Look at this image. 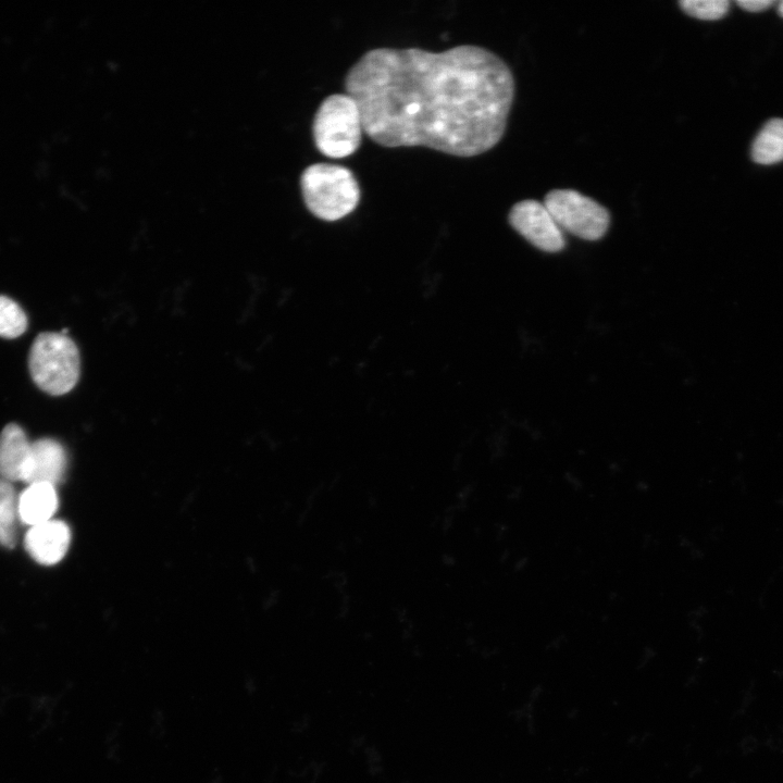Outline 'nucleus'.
<instances>
[{
	"label": "nucleus",
	"mask_w": 783,
	"mask_h": 783,
	"mask_svg": "<svg viewBox=\"0 0 783 783\" xmlns=\"http://www.w3.org/2000/svg\"><path fill=\"white\" fill-rule=\"evenodd\" d=\"M345 90L377 145L474 157L504 136L514 80L498 55L478 46L376 48L349 69Z\"/></svg>",
	"instance_id": "obj_1"
},
{
	"label": "nucleus",
	"mask_w": 783,
	"mask_h": 783,
	"mask_svg": "<svg viewBox=\"0 0 783 783\" xmlns=\"http://www.w3.org/2000/svg\"><path fill=\"white\" fill-rule=\"evenodd\" d=\"M300 187L308 210L324 221L348 215L360 200V188L353 173L338 164L309 165L301 174Z\"/></svg>",
	"instance_id": "obj_2"
},
{
	"label": "nucleus",
	"mask_w": 783,
	"mask_h": 783,
	"mask_svg": "<svg viewBox=\"0 0 783 783\" xmlns=\"http://www.w3.org/2000/svg\"><path fill=\"white\" fill-rule=\"evenodd\" d=\"M79 364L76 344L62 332H42L32 344L28 355L32 380L49 395L71 391L79 378Z\"/></svg>",
	"instance_id": "obj_3"
},
{
	"label": "nucleus",
	"mask_w": 783,
	"mask_h": 783,
	"mask_svg": "<svg viewBox=\"0 0 783 783\" xmlns=\"http://www.w3.org/2000/svg\"><path fill=\"white\" fill-rule=\"evenodd\" d=\"M362 121L356 100L347 94L327 96L319 105L312 125L318 150L328 158L349 157L360 147Z\"/></svg>",
	"instance_id": "obj_4"
},
{
	"label": "nucleus",
	"mask_w": 783,
	"mask_h": 783,
	"mask_svg": "<svg viewBox=\"0 0 783 783\" xmlns=\"http://www.w3.org/2000/svg\"><path fill=\"white\" fill-rule=\"evenodd\" d=\"M544 204L563 231L586 240L601 238L609 226L610 216L605 207L573 189H554Z\"/></svg>",
	"instance_id": "obj_5"
},
{
	"label": "nucleus",
	"mask_w": 783,
	"mask_h": 783,
	"mask_svg": "<svg viewBox=\"0 0 783 783\" xmlns=\"http://www.w3.org/2000/svg\"><path fill=\"white\" fill-rule=\"evenodd\" d=\"M509 223L529 243L543 251L558 252L564 248L563 232L544 202L527 199L515 203L510 210Z\"/></svg>",
	"instance_id": "obj_6"
},
{
	"label": "nucleus",
	"mask_w": 783,
	"mask_h": 783,
	"mask_svg": "<svg viewBox=\"0 0 783 783\" xmlns=\"http://www.w3.org/2000/svg\"><path fill=\"white\" fill-rule=\"evenodd\" d=\"M71 542L69 526L59 520H49L29 527L24 545L28 555L40 564H54L66 554Z\"/></svg>",
	"instance_id": "obj_7"
},
{
	"label": "nucleus",
	"mask_w": 783,
	"mask_h": 783,
	"mask_svg": "<svg viewBox=\"0 0 783 783\" xmlns=\"http://www.w3.org/2000/svg\"><path fill=\"white\" fill-rule=\"evenodd\" d=\"M32 458V443L15 423L7 424L0 433V477L25 481Z\"/></svg>",
	"instance_id": "obj_8"
},
{
	"label": "nucleus",
	"mask_w": 783,
	"mask_h": 783,
	"mask_svg": "<svg viewBox=\"0 0 783 783\" xmlns=\"http://www.w3.org/2000/svg\"><path fill=\"white\" fill-rule=\"evenodd\" d=\"M67 457L64 447L55 439L40 438L32 443V458L25 483L55 485L64 476Z\"/></svg>",
	"instance_id": "obj_9"
},
{
	"label": "nucleus",
	"mask_w": 783,
	"mask_h": 783,
	"mask_svg": "<svg viewBox=\"0 0 783 783\" xmlns=\"http://www.w3.org/2000/svg\"><path fill=\"white\" fill-rule=\"evenodd\" d=\"M57 508L58 495L51 484H29L18 495V520L30 526L51 520Z\"/></svg>",
	"instance_id": "obj_10"
},
{
	"label": "nucleus",
	"mask_w": 783,
	"mask_h": 783,
	"mask_svg": "<svg viewBox=\"0 0 783 783\" xmlns=\"http://www.w3.org/2000/svg\"><path fill=\"white\" fill-rule=\"evenodd\" d=\"M754 162L770 165L783 161V119H771L760 129L753 145Z\"/></svg>",
	"instance_id": "obj_11"
},
{
	"label": "nucleus",
	"mask_w": 783,
	"mask_h": 783,
	"mask_svg": "<svg viewBox=\"0 0 783 783\" xmlns=\"http://www.w3.org/2000/svg\"><path fill=\"white\" fill-rule=\"evenodd\" d=\"M17 500L12 482L0 477V545L7 548L16 543Z\"/></svg>",
	"instance_id": "obj_12"
},
{
	"label": "nucleus",
	"mask_w": 783,
	"mask_h": 783,
	"mask_svg": "<svg viewBox=\"0 0 783 783\" xmlns=\"http://www.w3.org/2000/svg\"><path fill=\"white\" fill-rule=\"evenodd\" d=\"M27 316L13 299L0 295V337L16 338L27 328Z\"/></svg>",
	"instance_id": "obj_13"
},
{
	"label": "nucleus",
	"mask_w": 783,
	"mask_h": 783,
	"mask_svg": "<svg viewBox=\"0 0 783 783\" xmlns=\"http://www.w3.org/2000/svg\"><path fill=\"white\" fill-rule=\"evenodd\" d=\"M679 4L688 15L706 21L723 17L730 8L728 0H683Z\"/></svg>",
	"instance_id": "obj_14"
},
{
	"label": "nucleus",
	"mask_w": 783,
	"mask_h": 783,
	"mask_svg": "<svg viewBox=\"0 0 783 783\" xmlns=\"http://www.w3.org/2000/svg\"><path fill=\"white\" fill-rule=\"evenodd\" d=\"M736 4L748 12H761L774 4L773 0H738Z\"/></svg>",
	"instance_id": "obj_15"
},
{
	"label": "nucleus",
	"mask_w": 783,
	"mask_h": 783,
	"mask_svg": "<svg viewBox=\"0 0 783 783\" xmlns=\"http://www.w3.org/2000/svg\"><path fill=\"white\" fill-rule=\"evenodd\" d=\"M778 12L783 17V0L778 4Z\"/></svg>",
	"instance_id": "obj_16"
}]
</instances>
